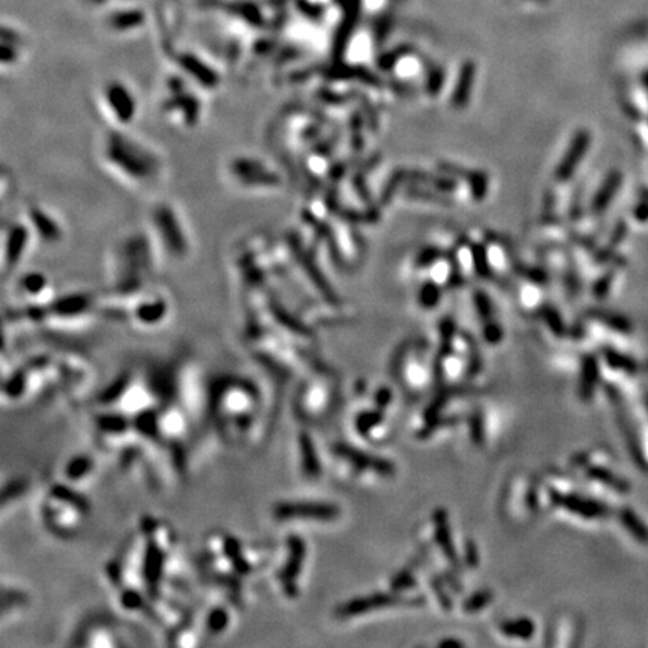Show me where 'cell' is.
<instances>
[{"label": "cell", "instance_id": "1", "mask_svg": "<svg viewBox=\"0 0 648 648\" xmlns=\"http://www.w3.org/2000/svg\"><path fill=\"white\" fill-rule=\"evenodd\" d=\"M271 416V400L251 377L219 374L206 387L203 419L227 444L242 447L257 443L264 435Z\"/></svg>", "mask_w": 648, "mask_h": 648}, {"label": "cell", "instance_id": "2", "mask_svg": "<svg viewBox=\"0 0 648 648\" xmlns=\"http://www.w3.org/2000/svg\"><path fill=\"white\" fill-rule=\"evenodd\" d=\"M275 548L249 542L232 532L215 530L203 541L197 558L198 573L211 592L243 605L248 588L258 576L267 573Z\"/></svg>", "mask_w": 648, "mask_h": 648}, {"label": "cell", "instance_id": "3", "mask_svg": "<svg viewBox=\"0 0 648 648\" xmlns=\"http://www.w3.org/2000/svg\"><path fill=\"white\" fill-rule=\"evenodd\" d=\"M134 533L143 580L152 601L159 597L182 599L181 542L173 525L158 515L143 513Z\"/></svg>", "mask_w": 648, "mask_h": 648}, {"label": "cell", "instance_id": "4", "mask_svg": "<svg viewBox=\"0 0 648 648\" xmlns=\"http://www.w3.org/2000/svg\"><path fill=\"white\" fill-rule=\"evenodd\" d=\"M98 159L114 181L137 191L156 186L167 168L161 151L129 128L108 126L99 138Z\"/></svg>", "mask_w": 648, "mask_h": 648}, {"label": "cell", "instance_id": "5", "mask_svg": "<svg viewBox=\"0 0 648 648\" xmlns=\"http://www.w3.org/2000/svg\"><path fill=\"white\" fill-rule=\"evenodd\" d=\"M163 258L158 254L151 236L146 230L123 237L119 242L107 264L112 278L113 292L110 299L123 301L147 287L149 278L158 271Z\"/></svg>", "mask_w": 648, "mask_h": 648}, {"label": "cell", "instance_id": "6", "mask_svg": "<svg viewBox=\"0 0 648 648\" xmlns=\"http://www.w3.org/2000/svg\"><path fill=\"white\" fill-rule=\"evenodd\" d=\"M91 516V503L82 490L62 482L48 483L39 498L38 518L45 533L57 541H73Z\"/></svg>", "mask_w": 648, "mask_h": 648}, {"label": "cell", "instance_id": "7", "mask_svg": "<svg viewBox=\"0 0 648 648\" xmlns=\"http://www.w3.org/2000/svg\"><path fill=\"white\" fill-rule=\"evenodd\" d=\"M146 232L163 260L181 263L194 253V236L182 209L164 198L153 203L147 215Z\"/></svg>", "mask_w": 648, "mask_h": 648}, {"label": "cell", "instance_id": "8", "mask_svg": "<svg viewBox=\"0 0 648 648\" xmlns=\"http://www.w3.org/2000/svg\"><path fill=\"white\" fill-rule=\"evenodd\" d=\"M158 402V391L153 378L138 371H125L105 386L95 398L96 408L113 410L137 417Z\"/></svg>", "mask_w": 648, "mask_h": 648}, {"label": "cell", "instance_id": "9", "mask_svg": "<svg viewBox=\"0 0 648 648\" xmlns=\"http://www.w3.org/2000/svg\"><path fill=\"white\" fill-rule=\"evenodd\" d=\"M308 563V545L301 534L287 533L281 545L275 546L269 566V581L273 592L287 602L299 599Z\"/></svg>", "mask_w": 648, "mask_h": 648}, {"label": "cell", "instance_id": "10", "mask_svg": "<svg viewBox=\"0 0 648 648\" xmlns=\"http://www.w3.org/2000/svg\"><path fill=\"white\" fill-rule=\"evenodd\" d=\"M227 183L245 194H276L282 177L276 167L262 155L239 152L227 159Z\"/></svg>", "mask_w": 648, "mask_h": 648}, {"label": "cell", "instance_id": "11", "mask_svg": "<svg viewBox=\"0 0 648 648\" xmlns=\"http://www.w3.org/2000/svg\"><path fill=\"white\" fill-rule=\"evenodd\" d=\"M96 105L107 123L113 128H129L140 113L135 87L123 78H110L96 91Z\"/></svg>", "mask_w": 648, "mask_h": 648}, {"label": "cell", "instance_id": "12", "mask_svg": "<svg viewBox=\"0 0 648 648\" xmlns=\"http://www.w3.org/2000/svg\"><path fill=\"white\" fill-rule=\"evenodd\" d=\"M340 507L333 503L305 500V498H285L275 502L271 507V520L281 527L297 524H326L340 518Z\"/></svg>", "mask_w": 648, "mask_h": 648}, {"label": "cell", "instance_id": "13", "mask_svg": "<svg viewBox=\"0 0 648 648\" xmlns=\"http://www.w3.org/2000/svg\"><path fill=\"white\" fill-rule=\"evenodd\" d=\"M93 370L87 359L77 353H56L53 391H57L68 401H78L91 391Z\"/></svg>", "mask_w": 648, "mask_h": 648}, {"label": "cell", "instance_id": "14", "mask_svg": "<svg viewBox=\"0 0 648 648\" xmlns=\"http://www.w3.org/2000/svg\"><path fill=\"white\" fill-rule=\"evenodd\" d=\"M239 608L241 605L230 597L209 590L203 605L195 611L203 638L218 640L230 633L237 621Z\"/></svg>", "mask_w": 648, "mask_h": 648}, {"label": "cell", "instance_id": "15", "mask_svg": "<svg viewBox=\"0 0 648 648\" xmlns=\"http://www.w3.org/2000/svg\"><path fill=\"white\" fill-rule=\"evenodd\" d=\"M33 243H38L36 237L24 215L22 219H14L11 224L5 225L2 246V271L5 276L23 264Z\"/></svg>", "mask_w": 648, "mask_h": 648}, {"label": "cell", "instance_id": "16", "mask_svg": "<svg viewBox=\"0 0 648 648\" xmlns=\"http://www.w3.org/2000/svg\"><path fill=\"white\" fill-rule=\"evenodd\" d=\"M73 647L86 648H119L125 647L123 633L104 615L89 617L77 627L71 638Z\"/></svg>", "mask_w": 648, "mask_h": 648}, {"label": "cell", "instance_id": "17", "mask_svg": "<svg viewBox=\"0 0 648 648\" xmlns=\"http://www.w3.org/2000/svg\"><path fill=\"white\" fill-rule=\"evenodd\" d=\"M14 293L17 301L23 305L24 311L41 308L54 297L52 281L39 271H31L20 276L15 281Z\"/></svg>", "mask_w": 648, "mask_h": 648}, {"label": "cell", "instance_id": "18", "mask_svg": "<svg viewBox=\"0 0 648 648\" xmlns=\"http://www.w3.org/2000/svg\"><path fill=\"white\" fill-rule=\"evenodd\" d=\"M24 218L27 219L29 225L32 227L38 243L53 246L63 241L65 225L62 223V218L54 213L50 207L33 204L32 207H29Z\"/></svg>", "mask_w": 648, "mask_h": 648}, {"label": "cell", "instance_id": "19", "mask_svg": "<svg viewBox=\"0 0 648 648\" xmlns=\"http://www.w3.org/2000/svg\"><path fill=\"white\" fill-rule=\"evenodd\" d=\"M326 375H318L306 378V380L299 386L297 392L294 395L293 407L294 412L299 417L309 419L320 414L326 410L327 405V386H326Z\"/></svg>", "mask_w": 648, "mask_h": 648}, {"label": "cell", "instance_id": "20", "mask_svg": "<svg viewBox=\"0 0 648 648\" xmlns=\"http://www.w3.org/2000/svg\"><path fill=\"white\" fill-rule=\"evenodd\" d=\"M98 477V460L89 452H77L71 455L62 464L61 479L62 482L71 485L77 490L84 491Z\"/></svg>", "mask_w": 648, "mask_h": 648}, {"label": "cell", "instance_id": "21", "mask_svg": "<svg viewBox=\"0 0 648 648\" xmlns=\"http://www.w3.org/2000/svg\"><path fill=\"white\" fill-rule=\"evenodd\" d=\"M31 596L22 585L15 582H2V599H0V620L2 624L14 621L22 617L31 606Z\"/></svg>", "mask_w": 648, "mask_h": 648}, {"label": "cell", "instance_id": "22", "mask_svg": "<svg viewBox=\"0 0 648 648\" xmlns=\"http://www.w3.org/2000/svg\"><path fill=\"white\" fill-rule=\"evenodd\" d=\"M296 456H297V467L299 472L305 479H312L317 481L322 476V461L318 456L317 447L314 443V438L309 435L306 431H299L296 437Z\"/></svg>", "mask_w": 648, "mask_h": 648}, {"label": "cell", "instance_id": "23", "mask_svg": "<svg viewBox=\"0 0 648 648\" xmlns=\"http://www.w3.org/2000/svg\"><path fill=\"white\" fill-rule=\"evenodd\" d=\"M31 492V483L24 477H13L9 481L3 482L2 486V516L5 518L8 511H14L17 506L24 502L27 494Z\"/></svg>", "mask_w": 648, "mask_h": 648}, {"label": "cell", "instance_id": "24", "mask_svg": "<svg viewBox=\"0 0 648 648\" xmlns=\"http://www.w3.org/2000/svg\"><path fill=\"white\" fill-rule=\"evenodd\" d=\"M335 455L353 464L354 467L359 468V470H361V468H370V470H377L383 474L392 472L391 464H387L386 461H382V460H372V458H368L362 452L354 451V449L348 447V446H336Z\"/></svg>", "mask_w": 648, "mask_h": 648}, {"label": "cell", "instance_id": "25", "mask_svg": "<svg viewBox=\"0 0 648 648\" xmlns=\"http://www.w3.org/2000/svg\"><path fill=\"white\" fill-rule=\"evenodd\" d=\"M503 631L506 633L516 635L520 638H530V635L534 631V626H533V623L530 620H520V621H515V623H507L503 627Z\"/></svg>", "mask_w": 648, "mask_h": 648}, {"label": "cell", "instance_id": "26", "mask_svg": "<svg viewBox=\"0 0 648 648\" xmlns=\"http://www.w3.org/2000/svg\"><path fill=\"white\" fill-rule=\"evenodd\" d=\"M488 601H490V594L488 593H479L477 596H474L473 599L468 602L467 605V610L468 611H474V610H479V608H482L488 603Z\"/></svg>", "mask_w": 648, "mask_h": 648}]
</instances>
